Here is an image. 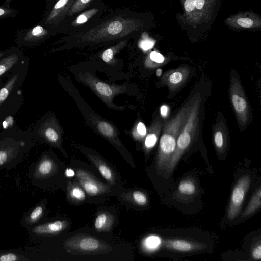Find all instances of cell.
<instances>
[{"mask_svg": "<svg viewBox=\"0 0 261 261\" xmlns=\"http://www.w3.org/2000/svg\"><path fill=\"white\" fill-rule=\"evenodd\" d=\"M7 1H9V0H7Z\"/></svg>", "mask_w": 261, "mask_h": 261, "instance_id": "f6af8a7d", "label": "cell"}, {"mask_svg": "<svg viewBox=\"0 0 261 261\" xmlns=\"http://www.w3.org/2000/svg\"><path fill=\"white\" fill-rule=\"evenodd\" d=\"M168 112V108L166 105H163L161 107V115L165 117L167 115Z\"/></svg>", "mask_w": 261, "mask_h": 261, "instance_id": "b9f144b4", "label": "cell"}, {"mask_svg": "<svg viewBox=\"0 0 261 261\" xmlns=\"http://www.w3.org/2000/svg\"><path fill=\"white\" fill-rule=\"evenodd\" d=\"M45 202L43 200L26 211L20 220L21 226L27 230L41 223L45 213Z\"/></svg>", "mask_w": 261, "mask_h": 261, "instance_id": "e0dca14e", "label": "cell"}, {"mask_svg": "<svg viewBox=\"0 0 261 261\" xmlns=\"http://www.w3.org/2000/svg\"><path fill=\"white\" fill-rule=\"evenodd\" d=\"M30 130L11 126L0 133V170H9L19 164L34 146Z\"/></svg>", "mask_w": 261, "mask_h": 261, "instance_id": "3957f363", "label": "cell"}, {"mask_svg": "<svg viewBox=\"0 0 261 261\" xmlns=\"http://www.w3.org/2000/svg\"><path fill=\"white\" fill-rule=\"evenodd\" d=\"M76 176L79 185L88 195L95 196L107 192L108 187L87 171L77 169Z\"/></svg>", "mask_w": 261, "mask_h": 261, "instance_id": "9a60e30c", "label": "cell"}, {"mask_svg": "<svg viewBox=\"0 0 261 261\" xmlns=\"http://www.w3.org/2000/svg\"><path fill=\"white\" fill-rule=\"evenodd\" d=\"M200 99L195 98L184 125L178 136L174 154L167 165L165 170L172 172L185 151L192 144L199 122Z\"/></svg>", "mask_w": 261, "mask_h": 261, "instance_id": "5b68a950", "label": "cell"}, {"mask_svg": "<svg viewBox=\"0 0 261 261\" xmlns=\"http://www.w3.org/2000/svg\"><path fill=\"white\" fill-rule=\"evenodd\" d=\"M95 122L96 128L101 135L119 147H122L116 129L112 124L103 120H96Z\"/></svg>", "mask_w": 261, "mask_h": 261, "instance_id": "44dd1931", "label": "cell"}, {"mask_svg": "<svg viewBox=\"0 0 261 261\" xmlns=\"http://www.w3.org/2000/svg\"><path fill=\"white\" fill-rule=\"evenodd\" d=\"M261 206V188L259 187L255 191L250 199L246 209L242 213V217L251 215L258 210Z\"/></svg>", "mask_w": 261, "mask_h": 261, "instance_id": "4316f807", "label": "cell"}, {"mask_svg": "<svg viewBox=\"0 0 261 261\" xmlns=\"http://www.w3.org/2000/svg\"><path fill=\"white\" fill-rule=\"evenodd\" d=\"M252 257L256 260H260L261 258V245L259 244L253 248L251 252Z\"/></svg>", "mask_w": 261, "mask_h": 261, "instance_id": "74e56055", "label": "cell"}, {"mask_svg": "<svg viewBox=\"0 0 261 261\" xmlns=\"http://www.w3.org/2000/svg\"><path fill=\"white\" fill-rule=\"evenodd\" d=\"M137 130L139 135L144 136L146 134V128L142 122H139L137 127Z\"/></svg>", "mask_w": 261, "mask_h": 261, "instance_id": "f35d334b", "label": "cell"}, {"mask_svg": "<svg viewBox=\"0 0 261 261\" xmlns=\"http://www.w3.org/2000/svg\"><path fill=\"white\" fill-rule=\"evenodd\" d=\"M86 155L94 164L102 176L106 180L111 184L115 183V177L114 173L107 163L99 157L92 154L86 153Z\"/></svg>", "mask_w": 261, "mask_h": 261, "instance_id": "7402d4cb", "label": "cell"}, {"mask_svg": "<svg viewBox=\"0 0 261 261\" xmlns=\"http://www.w3.org/2000/svg\"><path fill=\"white\" fill-rule=\"evenodd\" d=\"M68 223L65 220L41 222L28 230L30 238L34 241H39L41 239L57 234L65 230Z\"/></svg>", "mask_w": 261, "mask_h": 261, "instance_id": "5bb4252c", "label": "cell"}, {"mask_svg": "<svg viewBox=\"0 0 261 261\" xmlns=\"http://www.w3.org/2000/svg\"><path fill=\"white\" fill-rule=\"evenodd\" d=\"M150 24L149 16L144 13L129 8L117 9L107 13L89 26L64 36L55 43L58 46L50 52L110 45L137 37Z\"/></svg>", "mask_w": 261, "mask_h": 261, "instance_id": "6da1fadb", "label": "cell"}, {"mask_svg": "<svg viewBox=\"0 0 261 261\" xmlns=\"http://www.w3.org/2000/svg\"><path fill=\"white\" fill-rule=\"evenodd\" d=\"M132 198L136 204L140 206L145 205L147 203L146 196L139 191H134L132 194Z\"/></svg>", "mask_w": 261, "mask_h": 261, "instance_id": "836d02e7", "label": "cell"}, {"mask_svg": "<svg viewBox=\"0 0 261 261\" xmlns=\"http://www.w3.org/2000/svg\"><path fill=\"white\" fill-rule=\"evenodd\" d=\"M195 97L165 123L156 158V167L159 170L165 169L174 154L178 136L187 120Z\"/></svg>", "mask_w": 261, "mask_h": 261, "instance_id": "277c9868", "label": "cell"}, {"mask_svg": "<svg viewBox=\"0 0 261 261\" xmlns=\"http://www.w3.org/2000/svg\"><path fill=\"white\" fill-rule=\"evenodd\" d=\"M40 254L30 250L27 247L0 249V261H37L40 260Z\"/></svg>", "mask_w": 261, "mask_h": 261, "instance_id": "2e32d148", "label": "cell"}, {"mask_svg": "<svg viewBox=\"0 0 261 261\" xmlns=\"http://www.w3.org/2000/svg\"><path fill=\"white\" fill-rule=\"evenodd\" d=\"M12 10L6 8L0 7V17L10 14Z\"/></svg>", "mask_w": 261, "mask_h": 261, "instance_id": "60d3db41", "label": "cell"}, {"mask_svg": "<svg viewBox=\"0 0 261 261\" xmlns=\"http://www.w3.org/2000/svg\"><path fill=\"white\" fill-rule=\"evenodd\" d=\"M226 22L237 29H256L261 24L260 18L252 13L238 14L228 18Z\"/></svg>", "mask_w": 261, "mask_h": 261, "instance_id": "ac0fdd59", "label": "cell"}, {"mask_svg": "<svg viewBox=\"0 0 261 261\" xmlns=\"http://www.w3.org/2000/svg\"><path fill=\"white\" fill-rule=\"evenodd\" d=\"M108 7L103 1L63 20L54 29L57 33L65 35L78 32L95 22L107 14Z\"/></svg>", "mask_w": 261, "mask_h": 261, "instance_id": "8992f818", "label": "cell"}, {"mask_svg": "<svg viewBox=\"0 0 261 261\" xmlns=\"http://www.w3.org/2000/svg\"><path fill=\"white\" fill-rule=\"evenodd\" d=\"M56 33L55 29L38 25L30 30L24 36L23 39L27 42H36L46 38L52 33Z\"/></svg>", "mask_w": 261, "mask_h": 261, "instance_id": "603a6c76", "label": "cell"}, {"mask_svg": "<svg viewBox=\"0 0 261 261\" xmlns=\"http://www.w3.org/2000/svg\"><path fill=\"white\" fill-rule=\"evenodd\" d=\"M63 246L68 252L75 254H95L112 250V248L105 242L85 234H79L68 238L65 241Z\"/></svg>", "mask_w": 261, "mask_h": 261, "instance_id": "ba28073f", "label": "cell"}, {"mask_svg": "<svg viewBox=\"0 0 261 261\" xmlns=\"http://www.w3.org/2000/svg\"><path fill=\"white\" fill-rule=\"evenodd\" d=\"M23 58L19 52H6L0 58V79L5 76Z\"/></svg>", "mask_w": 261, "mask_h": 261, "instance_id": "ffe728a7", "label": "cell"}, {"mask_svg": "<svg viewBox=\"0 0 261 261\" xmlns=\"http://www.w3.org/2000/svg\"><path fill=\"white\" fill-rule=\"evenodd\" d=\"M30 131L36 142L45 143L58 149L61 148V130L53 114L48 113L42 116Z\"/></svg>", "mask_w": 261, "mask_h": 261, "instance_id": "52a82bcc", "label": "cell"}, {"mask_svg": "<svg viewBox=\"0 0 261 261\" xmlns=\"http://www.w3.org/2000/svg\"><path fill=\"white\" fill-rule=\"evenodd\" d=\"M195 7L201 13H207L213 6V0H194Z\"/></svg>", "mask_w": 261, "mask_h": 261, "instance_id": "d6a6232c", "label": "cell"}, {"mask_svg": "<svg viewBox=\"0 0 261 261\" xmlns=\"http://www.w3.org/2000/svg\"><path fill=\"white\" fill-rule=\"evenodd\" d=\"M113 216L108 212H101L95 220L94 227L98 231H108L112 226Z\"/></svg>", "mask_w": 261, "mask_h": 261, "instance_id": "cb8c5ba5", "label": "cell"}, {"mask_svg": "<svg viewBox=\"0 0 261 261\" xmlns=\"http://www.w3.org/2000/svg\"><path fill=\"white\" fill-rule=\"evenodd\" d=\"M163 245L166 248L180 252H194L206 247L205 244L180 239L165 240Z\"/></svg>", "mask_w": 261, "mask_h": 261, "instance_id": "d6986e66", "label": "cell"}, {"mask_svg": "<svg viewBox=\"0 0 261 261\" xmlns=\"http://www.w3.org/2000/svg\"><path fill=\"white\" fill-rule=\"evenodd\" d=\"M130 39H126L115 43L105 49L102 54V59L105 62H109L114 58V55L122 49L130 40Z\"/></svg>", "mask_w": 261, "mask_h": 261, "instance_id": "f1b7e54d", "label": "cell"}, {"mask_svg": "<svg viewBox=\"0 0 261 261\" xmlns=\"http://www.w3.org/2000/svg\"><path fill=\"white\" fill-rule=\"evenodd\" d=\"M184 7L188 21L192 23H199L203 14L195 7L194 0H184Z\"/></svg>", "mask_w": 261, "mask_h": 261, "instance_id": "d4e9b609", "label": "cell"}, {"mask_svg": "<svg viewBox=\"0 0 261 261\" xmlns=\"http://www.w3.org/2000/svg\"><path fill=\"white\" fill-rule=\"evenodd\" d=\"M2 123H3V122H0V128H1V127H2Z\"/></svg>", "mask_w": 261, "mask_h": 261, "instance_id": "ee69618b", "label": "cell"}, {"mask_svg": "<svg viewBox=\"0 0 261 261\" xmlns=\"http://www.w3.org/2000/svg\"><path fill=\"white\" fill-rule=\"evenodd\" d=\"M75 0H50L44 20L45 27L54 29L64 19Z\"/></svg>", "mask_w": 261, "mask_h": 261, "instance_id": "7c38bea8", "label": "cell"}, {"mask_svg": "<svg viewBox=\"0 0 261 261\" xmlns=\"http://www.w3.org/2000/svg\"><path fill=\"white\" fill-rule=\"evenodd\" d=\"M77 79L88 85L108 106L112 109L120 108L115 106L112 101L115 96L124 92L125 87L106 83L89 72L79 73Z\"/></svg>", "mask_w": 261, "mask_h": 261, "instance_id": "30bf717a", "label": "cell"}, {"mask_svg": "<svg viewBox=\"0 0 261 261\" xmlns=\"http://www.w3.org/2000/svg\"><path fill=\"white\" fill-rule=\"evenodd\" d=\"M151 130L147 135L145 140V146L146 148L152 147L157 141L158 134L156 133V132L153 131L152 129Z\"/></svg>", "mask_w": 261, "mask_h": 261, "instance_id": "e575fe53", "label": "cell"}, {"mask_svg": "<svg viewBox=\"0 0 261 261\" xmlns=\"http://www.w3.org/2000/svg\"><path fill=\"white\" fill-rule=\"evenodd\" d=\"M101 1H103V0H75L69 10L65 18L70 17Z\"/></svg>", "mask_w": 261, "mask_h": 261, "instance_id": "83f0119b", "label": "cell"}, {"mask_svg": "<svg viewBox=\"0 0 261 261\" xmlns=\"http://www.w3.org/2000/svg\"><path fill=\"white\" fill-rule=\"evenodd\" d=\"M57 172V163L51 154L44 152L30 166L28 177L33 185L41 187Z\"/></svg>", "mask_w": 261, "mask_h": 261, "instance_id": "9c48e42d", "label": "cell"}, {"mask_svg": "<svg viewBox=\"0 0 261 261\" xmlns=\"http://www.w3.org/2000/svg\"><path fill=\"white\" fill-rule=\"evenodd\" d=\"M230 89L231 100L238 120L240 124L244 126L249 117V105L240 81L234 76L231 77Z\"/></svg>", "mask_w": 261, "mask_h": 261, "instance_id": "8fae6325", "label": "cell"}, {"mask_svg": "<svg viewBox=\"0 0 261 261\" xmlns=\"http://www.w3.org/2000/svg\"><path fill=\"white\" fill-rule=\"evenodd\" d=\"M178 192L184 195H192L196 193V186L195 182L191 179H184L179 183Z\"/></svg>", "mask_w": 261, "mask_h": 261, "instance_id": "f546056e", "label": "cell"}, {"mask_svg": "<svg viewBox=\"0 0 261 261\" xmlns=\"http://www.w3.org/2000/svg\"><path fill=\"white\" fill-rule=\"evenodd\" d=\"M29 64L28 59L23 58L0 79V122L15 115L22 105L21 87L27 76Z\"/></svg>", "mask_w": 261, "mask_h": 261, "instance_id": "7a4b0ae2", "label": "cell"}, {"mask_svg": "<svg viewBox=\"0 0 261 261\" xmlns=\"http://www.w3.org/2000/svg\"><path fill=\"white\" fill-rule=\"evenodd\" d=\"M224 132L218 128L214 133V143L217 150L220 152L224 150L225 146Z\"/></svg>", "mask_w": 261, "mask_h": 261, "instance_id": "1f68e13d", "label": "cell"}, {"mask_svg": "<svg viewBox=\"0 0 261 261\" xmlns=\"http://www.w3.org/2000/svg\"><path fill=\"white\" fill-rule=\"evenodd\" d=\"M184 79V74L179 71L172 73L169 76V81L172 84L175 85L179 83Z\"/></svg>", "mask_w": 261, "mask_h": 261, "instance_id": "d590c367", "label": "cell"}, {"mask_svg": "<svg viewBox=\"0 0 261 261\" xmlns=\"http://www.w3.org/2000/svg\"><path fill=\"white\" fill-rule=\"evenodd\" d=\"M250 180V177L248 175H244L234 187L227 213L229 220H233L238 215L249 188Z\"/></svg>", "mask_w": 261, "mask_h": 261, "instance_id": "4fadbf2b", "label": "cell"}, {"mask_svg": "<svg viewBox=\"0 0 261 261\" xmlns=\"http://www.w3.org/2000/svg\"><path fill=\"white\" fill-rule=\"evenodd\" d=\"M160 244V239L155 236H150L146 238L142 242L143 248L149 251L155 250Z\"/></svg>", "mask_w": 261, "mask_h": 261, "instance_id": "4dcf8cb0", "label": "cell"}, {"mask_svg": "<svg viewBox=\"0 0 261 261\" xmlns=\"http://www.w3.org/2000/svg\"><path fill=\"white\" fill-rule=\"evenodd\" d=\"M5 53L6 52L0 51V58H2Z\"/></svg>", "mask_w": 261, "mask_h": 261, "instance_id": "7bdbcfd3", "label": "cell"}, {"mask_svg": "<svg viewBox=\"0 0 261 261\" xmlns=\"http://www.w3.org/2000/svg\"><path fill=\"white\" fill-rule=\"evenodd\" d=\"M150 59L158 63H161L164 61V57L160 53L152 51L150 54Z\"/></svg>", "mask_w": 261, "mask_h": 261, "instance_id": "8d00e7d4", "label": "cell"}, {"mask_svg": "<svg viewBox=\"0 0 261 261\" xmlns=\"http://www.w3.org/2000/svg\"><path fill=\"white\" fill-rule=\"evenodd\" d=\"M154 43L150 41L145 40L142 41L140 44V47L145 50L150 49L153 46Z\"/></svg>", "mask_w": 261, "mask_h": 261, "instance_id": "ab89813d", "label": "cell"}, {"mask_svg": "<svg viewBox=\"0 0 261 261\" xmlns=\"http://www.w3.org/2000/svg\"><path fill=\"white\" fill-rule=\"evenodd\" d=\"M67 196L71 201L79 202L85 199L86 194L85 191L79 184L69 181L67 187Z\"/></svg>", "mask_w": 261, "mask_h": 261, "instance_id": "484cf974", "label": "cell"}]
</instances>
